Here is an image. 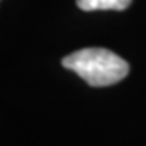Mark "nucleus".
Returning <instances> with one entry per match:
<instances>
[{
    "label": "nucleus",
    "instance_id": "obj_1",
    "mask_svg": "<svg viewBox=\"0 0 146 146\" xmlns=\"http://www.w3.org/2000/svg\"><path fill=\"white\" fill-rule=\"evenodd\" d=\"M62 65L75 72L89 86H110L128 75V63L117 54L101 47L81 49L62 58Z\"/></svg>",
    "mask_w": 146,
    "mask_h": 146
},
{
    "label": "nucleus",
    "instance_id": "obj_2",
    "mask_svg": "<svg viewBox=\"0 0 146 146\" xmlns=\"http://www.w3.org/2000/svg\"><path fill=\"white\" fill-rule=\"evenodd\" d=\"M131 3V0H76V5L83 11L96 10H125Z\"/></svg>",
    "mask_w": 146,
    "mask_h": 146
}]
</instances>
